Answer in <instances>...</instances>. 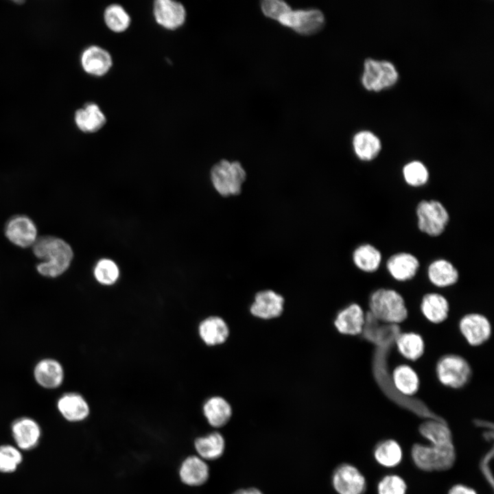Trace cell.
<instances>
[{"instance_id":"cell-1","label":"cell","mask_w":494,"mask_h":494,"mask_svg":"<svg viewBox=\"0 0 494 494\" xmlns=\"http://www.w3.org/2000/svg\"><path fill=\"white\" fill-rule=\"evenodd\" d=\"M425 438L430 446L416 444L412 450L416 465L424 471H444L451 467L456 460V453L450 430L435 428L427 432Z\"/></svg>"},{"instance_id":"cell-2","label":"cell","mask_w":494,"mask_h":494,"mask_svg":"<svg viewBox=\"0 0 494 494\" xmlns=\"http://www.w3.org/2000/svg\"><path fill=\"white\" fill-rule=\"evenodd\" d=\"M34 256L40 260L36 266L38 273L47 278H56L70 267L73 252L64 239L55 236H43L32 246Z\"/></svg>"},{"instance_id":"cell-3","label":"cell","mask_w":494,"mask_h":494,"mask_svg":"<svg viewBox=\"0 0 494 494\" xmlns=\"http://www.w3.org/2000/svg\"><path fill=\"white\" fill-rule=\"evenodd\" d=\"M368 305L375 318L388 324H401L408 316L403 296L394 289L381 287L373 291Z\"/></svg>"},{"instance_id":"cell-4","label":"cell","mask_w":494,"mask_h":494,"mask_svg":"<svg viewBox=\"0 0 494 494\" xmlns=\"http://www.w3.org/2000/svg\"><path fill=\"white\" fill-rule=\"evenodd\" d=\"M416 216L419 230L432 237L441 235L450 221L445 206L435 199L419 201L416 207Z\"/></svg>"},{"instance_id":"cell-5","label":"cell","mask_w":494,"mask_h":494,"mask_svg":"<svg viewBox=\"0 0 494 494\" xmlns=\"http://www.w3.org/2000/svg\"><path fill=\"white\" fill-rule=\"evenodd\" d=\"M246 178L245 169L238 161L221 160L213 165L211 171V183L222 196L239 194Z\"/></svg>"},{"instance_id":"cell-6","label":"cell","mask_w":494,"mask_h":494,"mask_svg":"<svg viewBox=\"0 0 494 494\" xmlns=\"http://www.w3.org/2000/svg\"><path fill=\"white\" fill-rule=\"evenodd\" d=\"M398 79V71L392 62L372 58L364 60L361 82L366 90L380 91L395 85Z\"/></svg>"},{"instance_id":"cell-7","label":"cell","mask_w":494,"mask_h":494,"mask_svg":"<svg viewBox=\"0 0 494 494\" xmlns=\"http://www.w3.org/2000/svg\"><path fill=\"white\" fill-rule=\"evenodd\" d=\"M436 374L441 384L456 390L465 386L472 373L469 364L463 357L447 354L439 358Z\"/></svg>"},{"instance_id":"cell-8","label":"cell","mask_w":494,"mask_h":494,"mask_svg":"<svg viewBox=\"0 0 494 494\" xmlns=\"http://www.w3.org/2000/svg\"><path fill=\"white\" fill-rule=\"evenodd\" d=\"M303 36H310L320 32L325 25L322 12L316 8L291 10L278 21Z\"/></svg>"},{"instance_id":"cell-9","label":"cell","mask_w":494,"mask_h":494,"mask_svg":"<svg viewBox=\"0 0 494 494\" xmlns=\"http://www.w3.org/2000/svg\"><path fill=\"white\" fill-rule=\"evenodd\" d=\"M6 238L14 246L27 248L38 239V229L34 222L25 215H15L5 223Z\"/></svg>"},{"instance_id":"cell-10","label":"cell","mask_w":494,"mask_h":494,"mask_svg":"<svg viewBox=\"0 0 494 494\" xmlns=\"http://www.w3.org/2000/svg\"><path fill=\"white\" fill-rule=\"evenodd\" d=\"M462 336L468 344L478 346L483 344L491 337V325L485 315L470 313L464 315L458 322Z\"/></svg>"},{"instance_id":"cell-11","label":"cell","mask_w":494,"mask_h":494,"mask_svg":"<svg viewBox=\"0 0 494 494\" xmlns=\"http://www.w3.org/2000/svg\"><path fill=\"white\" fill-rule=\"evenodd\" d=\"M153 14L161 27L175 30L185 22L187 12L184 5L172 0H156L153 3Z\"/></svg>"},{"instance_id":"cell-12","label":"cell","mask_w":494,"mask_h":494,"mask_svg":"<svg viewBox=\"0 0 494 494\" xmlns=\"http://www.w3.org/2000/svg\"><path fill=\"white\" fill-rule=\"evenodd\" d=\"M332 484L338 494H362L366 487V481L356 467L344 464L334 471Z\"/></svg>"},{"instance_id":"cell-13","label":"cell","mask_w":494,"mask_h":494,"mask_svg":"<svg viewBox=\"0 0 494 494\" xmlns=\"http://www.w3.org/2000/svg\"><path fill=\"white\" fill-rule=\"evenodd\" d=\"M386 267L395 280L405 282L416 277L420 268L417 257L409 252H398L388 257Z\"/></svg>"},{"instance_id":"cell-14","label":"cell","mask_w":494,"mask_h":494,"mask_svg":"<svg viewBox=\"0 0 494 494\" xmlns=\"http://www.w3.org/2000/svg\"><path fill=\"white\" fill-rule=\"evenodd\" d=\"M283 305L284 298L281 294L271 290H265L256 294L250 311L258 318L272 319L282 314Z\"/></svg>"},{"instance_id":"cell-15","label":"cell","mask_w":494,"mask_h":494,"mask_svg":"<svg viewBox=\"0 0 494 494\" xmlns=\"http://www.w3.org/2000/svg\"><path fill=\"white\" fill-rule=\"evenodd\" d=\"M36 382L45 389L60 387L64 378V368L60 362L54 358H43L34 366L33 370Z\"/></svg>"},{"instance_id":"cell-16","label":"cell","mask_w":494,"mask_h":494,"mask_svg":"<svg viewBox=\"0 0 494 494\" xmlns=\"http://www.w3.org/2000/svg\"><path fill=\"white\" fill-rule=\"evenodd\" d=\"M365 314L362 307L353 303L342 309L336 315L334 325L343 335L357 336L363 332Z\"/></svg>"},{"instance_id":"cell-17","label":"cell","mask_w":494,"mask_h":494,"mask_svg":"<svg viewBox=\"0 0 494 494\" xmlns=\"http://www.w3.org/2000/svg\"><path fill=\"white\" fill-rule=\"evenodd\" d=\"M80 62L86 73L100 77L110 71L113 59L110 54L105 49L97 45H91L82 51Z\"/></svg>"},{"instance_id":"cell-18","label":"cell","mask_w":494,"mask_h":494,"mask_svg":"<svg viewBox=\"0 0 494 494\" xmlns=\"http://www.w3.org/2000/svg\"><path fill=\"white\" fill-rule=\"evenodd\" d=\"M427 276L429 281L438 288L452 286L460 278L457 268L445 258H438L430 262L427 268Z\"/></svg>"},{"instance_id":"cell-19","label":"cell","mask_w":494,"mask_h":494,"mask_svg":"<svg viewBox=\"0 0 494 494\" xmlns=\"http://www.w3.org/2000/svg\"><path fill=\"white\" fill-rule=\"evenodd\" d=\"M57 408L61 415L68 421L79 422L89 414V405L80 394L73 392L62 395L57 401Z\"/></svg>"},{"instance_id":"cell-20","label":"cell","mask_w":494,"mask_h":494,"mask_svg":"<svg viewBox=\"0 0 494 494\" xmlns=\"http://www.w3.org/2000/svg\"><path fill=\"white\" fill-rule=\"evenodd\" d=\"M420 310L423 317L430 323L440 324L449 316V301L439 292H427L422 296Z\"/></svg>"},{"instance_id":"cell-21","label":"cell","mask_w":494,"mask_h":494,"mask_svg":"<svg viewBox=\"0 0 494 494\" xmlns=\"http://www.w3.org/2000/svg\"><path fill=\"white\" fill-rule=\"evenodd\" d=\"M12 432L18 447L24 450L36 447L41 434L38 423L30 417H21L14 421L12 424Z\"/></svg>"},{"instance_id":"cell-22","label":"cell","mask_w":494,"mask_h":494,"mask_svg":"<svg viewBox=\"0 0 494 494\" xmlns=\"http://www.w3.org/2000/svg\"><path fill=\"white\" fill-rule=\"evenodd\" d=\"M352 146L357 158L366 162L375 159L382 149L379 137L368 130H360L353 135Z\"/></svg>"},{"instance_id":"cell-23","label":"cell","mask_w":494,"mask_h":494,"mask_svg":"<svg viewBox=\"0 0 494 494\" xmlns=\"http://www.w3.org/2000/svg\"><path fill=\"white\" fill-rule=\"evenodd\" d=\"M179 476L183 483L198 486L204 484L209 477V468L204 460L198 456H190L182 462Z\"/></svg>"},{"instance_id":"cell-24","label":"cell","mask_w":494,"mask_h":494,"mask_svg":"<svg viewBox=\"0 0 494 494\" xmlns=\"http://www.w3.org/2000/svg\"><path fill=\"white\" fill-rule=\"evenodd\" d=\"M74 121L82 132L93 133L97 132L105 125L106 117L97 104L89 102L84 107L75 110Z\"/></svg>"},{"instance_id":"cell-25","label":"cell","mask_w":494,"mask_h":494,"mask_svg":"<svg viewBox=\"0 0 494 494\" xmlns=\"http://www.w3.org/2000/svg\"><path fill=\"white\" fill-rule=\"evenodd\" d=\"M198 333L207 345L216 346L223 344L227 340L229 328L223 318L213 316L206 318L200 323Z\"/></svg>"},{"instance_id":"cell-26","label":"cell","mask_w":494,"mask_h":494,"mask_svg":"<svg viewBox=\"0 0 494 494\" xmlns=\"http://www.w3.org/2000/svg\"><path fill=\"white\" fill-rule=\"evenodd\" d=\"M395 388L401 395L413 396L419 389L420 379L416 371L410 365L397 366L391 374Z\"/></svg>"},{"instance_id":"cell-27","label":"cell","mask_w":494,"mask_h":494,"mask_svg":"<svg viewBox=\"0 0 494 494\" xmlns=\"http://www.w3.org/2000/svg\"><path fill=\"white\" fill-rule=\"evenodd\" d=\"M354 265L366 273L378 270L382 262V254L374 245L364 243L357 246L352 253Z\"/></svg>"},{"instance_id":"cell-28","label":"cell","mask_w":494,"mask_h":494,"mask_svg":"<svg viewBox=\"0 0 494 494\" xmlns=\"http://www.w3.org/2000/svg\"><path fill=\"white\" fill-rule=\"evenodd\" d=\"M203 414L211 426L221 427L230 421L232 416V408L224 398L213 396L208 399L204 403Z\"/></svg>"},{"instance_id":"cell-29","label":"cell","mask_w":494,"mask_h":494,"mask_svg":"<svg viewBox=\"0 0 494 494\" xmlns=\"http://www.w3.org/2000/svg\"><path fill=\"white\" fill-rule=\"evenodd\" d=\"M397 351L408 360L415 362L425 353V344L423 337L416 332L400 333L396 338Z\"/></svg>"},{"instance_id":"cell-30","label":"cell","mask_w":494,"mask_h":494,"mask_svg":"<svg viewBox=\"0 0 494 494\" xmlns=\"http://www.w3.org/2000/svg\"><path fill=\"white\" fill-rule=\"evenodd\" d=\"M194 447L201 458L204 460H214L223 455L225 450V440L220 433L213 432L197 438L194 442Z\"/></svg>"},{"instance_id":"cell-31","label":"cell","mask_w":494,"mask_h":494,"mask_svg":"<svg viewBox=\"0 0 494 494\" xmlns=\"http://www.w3.org/2000/svg\"><path fill=\"white\" fill-rule=\"evenodd\" d=\"M104 20L107 27L115 33L125 32L131 23L128 13L121 5L117 3L110 4L105 8Z\"/></svg>"},{"instance_id":"cell-32","label":"cell","mask_w":494,"mask_h":494,"mask_svg":"<svg viewBox=\"0 0 494 494\" xmlns=\"http://www.w3.org/2000/svg\"><path fill=\"white\" fill-rule=\"evenodd\" d=\"M401 172L405 183L412 187L425 186L430 179L427 167L419 160H412L405 163Z\"/></svg>"},{"instance_id":"cell-33","label":"cell","mask_w":494,"mask_h":494,"mask_svg":"<svg viewBox=\"0 0 494 494\" xmlns=\"http://www.w3.org/2000/svg\"><path fill=\"white\" fill-rule=\"evenodd\" d=\"M374 456L381 465L393 467L400 463L403 454L399 443L393 440H387L376 447Z\"/></svg>"},{"instance_id":"cell-34","label":"cell","mask_w":494,"mask_h":494,"mask_svg":"<svg viewBox=\"0 0 494 494\" xmlns=\"http://www.w3.org/2000/svg\"><path fill=\"white\" fill-rule=\"evenodd\" d=\"M93 274L95 279L100 284L110 285L117 281L119 270L113 261L109 259H102L96 263Z\"/></svg>"},{"instance_id":"cell-35","label":"cell","mask_w":494,"mask_h":494,"mask_svg":"<svg viewBox=\"0 0 494 494\" xmlns=\"http://www.w3.org/2000/svg\"><path fill=\"white\" fill-rule=\"evenodd\" d=\"M21 461L22 455L16 448L8 445L0 446V471L13 472Z\"/></svg>"},{"instance_id":"cell-36","label":"cell","mask_w":494,"mask_h":494,"mask_svg":"<svg viewBox=\"0 0 494 494\" xmlns=\"http://www.w3.org/2000/svg\"><path fill=\"white\" fill-rule=\"evenodd\" d=\"M260 7L265 16L277 22L292 10L290 5L282 0H263L261 2Z\"/></svg>"},{"instance_id":"cell-37","label":"cell","mask_w":494,"mask_h":494,"mask_svg":"<svg viewBox=\"0 0 494 494\" xmlns=\"http://www.w3.org/2000/svg\"><path fill=\"white\" fill-rule=\"evenodd\" d=\"M406 484L399 476L390 475L385 476L379 483L378 494H405Z\"/></svg>"},{"instance_id":"cell-38","label":"cell","mask_w":494,"mask_h":494,"mask_svg":"<svg viewBox=\"0 0 494 494\" xmlns=\"http://www.w3.org/2000/svg\"><path fill=\"white\" fill-rule=\"evenodd\" d=\"M448 494H477V493L467 486L456 484L451 487Z\"/></svg>"},{"instance_id":"cell-39","label":"cell","mask_w":494,"mask_h":494,"mask_svg":"<svg viewBox=\"0 0 494 494\" xmlns=\"http://www.w3.org/2000/svg\"><path fill=\"white\" fill-rule=\"evenodd\" d=\"M232 494H263V493L258 489L248 488V489H239Z\"/></svg>"}]
</instances>
